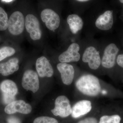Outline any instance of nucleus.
<instances>
[{"label":"nucleus","mask_w":123,"mask_h":123,"mask_svg":"<svg viewBox=\"0 0 123 123\" xmlns=\"http://www.w3.org/2000/svg\"><path fill=\"white\" fill-rule=\"evenodd\" d=\"M77 123H98V122L95 118L89 117L80 120Z\"/></svg>","instance_id":"obj_22"},{"label":"nucleus","mask_w":123,"mask_h":123,"mask_svg":"<svg viewBox=\"0 0 123 123\" xmlns=\"http://www.w3.org/2000/svg\"><path fill=\"white\" fill-rule=\"evenodd\" d=\"M36 66L38 74L41 77H50L53 75V68L48 60L44 56L38 58Z\"/></svg>","instance_id":"obj_13"},{"label":"nucleus","mask_w":123,"mask_h":123,"mask_svg":"<svg viewBox=\"0 0 123 123\" xmlns=\"http://www.w3.org/2000/svg\"><path fill=\"white\" fill-rule=\"evenodd\" d=\"M7 121L8 123H20L18 119L14 117H10L8 119Z\"/></svg>","instance_id":"obj_24"},{"label":"nucleus","mask_w":123,"mask_h":123,"mask_svg":"<svg viewBox=\"0 0 123 123\" xmlns=\"http://www.w3.org/2000/svg\"><path fill=\"white\" fill-rule=\"evenodd\" d=\"M15 53V49L11 47L5 46L1 48L0 49V61L13 55Z\"/></svg>","instance_id":"obj_19"},{"label":"nucleus","mask_w":123,"mask_h":123,"mask_svg":"<svg viewBox=\"0 0 123 123\" xmlns=\"http://www.w3.org/2000/svg\"><path fill=\"white\" fill-rule=\"evenodd\" d=\"M77 89L82 93L90 96H96L101 91L99 80L92 75H83L76 82Z\"/></svg>","instance_id":"obj_1"},{"label":"nucleus","mask_w":123,"mask_h":123,"mask_svg":"<svg viewBox=\"0 0 123 123\" xmlns=\"http://www.w3.org/2000/svg\"><path fill=\"white\" fill-rule=\"evenodd\" d=\"M67 22L69 25L70 31L73 34H76L83 27V20L79 15L73 14L67 18Z\"/></svg>","instance_id":"obj_17"},{"label":"nucleus","mask_w":123,"mask_h":123,"mask_svg":"<svg viewBox=\"0 0 123 123\" xmlns=\"http://www.w3.org/2000/svg\"><path fill=\"white\" fill-rule=\"evenodd\" d=\"M32 108L30 105L22 100L14 101L5 108V111L8 114H12L18 112L24 114L30 113Z\"/></svg>","instance_id":"obj_10"},{"label":"nucleus","mask_w":123,"mask_h":123,"mask_svg":"<svg viewBox=\"0 0 123 123\" xmlns=\"http://www.w3.org/2000/svg\"><path fill=\"white\" fill-rule=\"evenodd\" d=\"M9 18L7 13L0 7V31L6 30L8 28Z\"/></svg>","instance_id":"obj_18"},{"label":"nucleus","mask_w":123,"mask_h":123,"mask_svg":"<svg viewBox=\"0 0 123 123\" xmlns=\"http://www.w3.org/2000/svg\"><path fill=\"white\" fill-rule=\"evenodd\" d=\"M119 51V49L114 43H111L106 47L101 61L102 65L104 68H110L114 66Z\"/></svg>","instance_id":"obj_8"},{"label":"nucleus","mask_w":123,"mask_h":123,"mask_svg":"<svg viewBox=\"0 0 123 123\" xmlns=\"http://www.w3.org/2000/svg\"><path fill=\"white\" fill-rule=\"evenodd\" d=\"M121 120L118 115L104 116L101 117L99 123H120Z\"/></svg>","instance_id":"obj_20"},{"label":"nucleus","mask_w":123,"mask_h":123,"mask_svg":"<svg viewBox=\"0 0 123 123\" xmlns=\"http://www.w3.org/2000/svg\"><path fill=\"white\" fill-rule=\"evenodd\" d=\"M117 62L119 66L123 68V54L118 56L117 59Z\"/></svg>","instance_id":"obj_23"},{"label":"nucleus","mask_w":123,"mask_h":123,"mask_svg":"<svg viewBox=\"0 0 123 123\" xmlns=\"http://www.w3.org/2000/svg\"><path fill=\"white\" fill-rule=\"evenodd\" d=\"M113 23V11L107 10L98 18L95 22V25L101 30L107 31L111 29Z\"/></svg>","instance_id":"obj_14"},{"label":"nucleus","mask_w":123,"mask_h":123,"mask_svg":"<svg viewBox=\"0 0 123 123\" xmlns=\"http://www.w3.org/2000/svg\"><path fill=\"white\" fill-rule=\"evenodd\" d=\"M18 62V59L13 58L5 63H0V74L4 76L12 74L19 69Z\"/></svg>","instance_id":"obj_16"},{"label":"nucleus","mask_w":123,"mask_h":123,"mask_svg":"<svg viewBox=\"0 0 123 123\" xmlns=\"http://www.w3.org/2000/svg\"><path fill=\"white\" fill-rule=\"evenodd\" d=\"M51 112L54 115L63 118L70 115L72 108L68 98L63 95L57 97L55 101V108L51 110Z\"/></svg>","instance_id":"obj_3"},{"label":"nucleus","mask_w":123,"mask_h":123,"mask_svg":"<svg viewBox=\"0 0 123 123\" xmlns=\"http://www.w3.org/2000/svg\"><path fill=\"white\" fill-rule=\"evenodd\" d=\"M82 60L83 62L88 63L90 68L93 70L98 68L101 63L99 52L92 46L88 47L86 49Z\"/></svg>","instance_id":"obj_7"},{"label":"nucleus","mask_w":123,"mask_h":123,"mask_svg":"<svg viewBox=\"0 0 123 123\" xmlns=\"http://www.w3.org/2000/svg\"><path fill=\"white\" fill-rule=\"evenodd\" d=\"M25 26L31 39L36 40L41 38L42 31L39 21L35 15L31 14L27 15L25 19Z\"/></svg>","instance_id":"obj_4"},{"label":"nucleus","mask_w":123,"mask_h":123,"mask_svg":"<svg viewBox=\"0 0 123 123\" xmlns=\"http://www.w3.org/2000/svg\"><path fill=\"white\" fill-rule=\"evenodd\" d=\"M91 109L90 101L81 100L77 102L73 106L71 115L73 118H77L89 113Z\"/></svg>","instance_id":"obj_15"},{"label":"nucleus","mask_w":123,"mask_h":123,"mask_svg":"<svg viewBox=\"0 0 123 123\" xmlns=\"http://www.w3.org/2000/svg\"><path fill=\"white\" fill-rule=\"evenodd\" d=\"M0 88L2 92L3 101L4 103L8 104L14 101L18 89L13 81L11 80H5L1 84Z\"/></svg>","instance_id":"obj_6"},{"label":"nucleus","mask_w":123,"mask_h":123,"mask_svg":"<svg viewBox=\"0 0 123 123\" xmlns=\"http://www.w3.org/2000/svg\"><path fill=\"white\" fill-rule=\"evenodd\" d=\"M22 86L26 90L34 93L37 91L39 88V82L37 73L32 70H26L24 73L22 81Z\"/></svg>","instance_id":"obj_5"},{"label":"nucleus","mask_w":123,"mask_h":123,"mask_svg":"<svg viewBox=\"0 0 123 123\" xmlns=\"http://www.w3.org/2000/svg\"><path fill=\"white\" fill-rule=\"evenodd\" d=\"M57 68L61 74L63 83L67 85L72 84L75 73V70L72 65L65 63H61L57 65Z\"/></svg>","instance_id":"obj_12"},{"label":"nucleus","mask_w":123,"mask_h":123,"mask_svg":"<svg viewBox=\"0 0 123 123\" xmlns=\"http://www.w3.org/2000/svg\"><path fill=\"white\" fill-rule=\"evenodd\" d=\"M42 21L48 29L51 31L56 30L59 26L60 19L59 15L52 10L46 9L41 13Z\"/></svg>","instance_id":"obj_9"},{"label":"nucleus","mask_w":123,"mask_h":123,"mask_svg":"<svg viewBox=\"0 0 123 123\" xmlns=\"http://www.w3.org/2000/svg\"><path fill=\"white\" fill-rule=\"evenodd\" d=\"M33 123H58L57 120L48 117H40L36 118Z\"/></svg>","instance_id":"obj_21"},{"label":"nucleus","mask_w":123,"mask_h":123,"mask_svg":"<svg viewBox=\"0 0 123 123\" xmlns=\"http://www.w3.org/2000/svg\"><path fill=\"white\" fill-rule=\"evenodd\" d=\"M25 23L23 14L20 11H15L9 19V31L13 35H19L24 31Z\"/></svg>","instance_id":"obj_2"},{"label":"nucleus","mask_w":123,"mask_h":123,"mask_svg":"<svg viewBox=\"0 0 123 123\" xmlns=\"http://www.w3.org/2000/svg\"><path fill=\"white\" fill-rule=\"evenodd\" d=\"M78 1H80V2H85V1H88L89 0H76Z\"/></svg>","instance_id":"obj_25"},{"label":"nucleus","mask_w":123,"mask_h":123,"mask_svg":"<svg viewBox=\"0 0 123 123\" xmlns=\"http://www.w3.org/2000/svg\"><path fill=\"white\" fill-rule=\"evenodd\" d=\"M80 47L79 44L74 43L70 44L67 50L60 55L59 60L61 63L78 62L80 57L79 53Z\"/></svg>","instance_id":"obj_11"},{"label":"nucleus","mask_w":123,"mask_h":123,"mask_svg":"<svg viewBox=\"0 0 123 123\" xmlns=\"http://www.w3.org/2000/svg\"><path fill=\"white\" fill-rule=\"evenodd\" d=\"M119 0L120 2H121V3L123 4V0Z\"/></svg>","instance_id":"obj_26"}]
</instances>
